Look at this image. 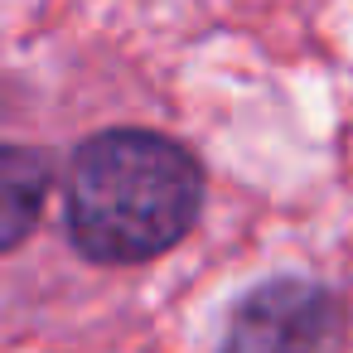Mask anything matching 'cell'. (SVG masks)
Instances as JSON below:
<instances>
[{
	"instance_id": "3",
	"label": "cell",
	"mask_w": 353,
	"mask_h": 353,
	"mask_svg": "<svg viewBox=\"0 0 353 353\" xmlns=\"http://www.w3.org/2000/svg\"><path fill=\"white\" fill-rule=\"evenodd\" d=\"M54 189V160L39 145H0V256L30 242Z\"/></svg>"
},
{
	"instance_id": "2",
	"label": "cell",
	"mask_w": 353,
	"mask_h": 353,
	"mask_svg": "<svg viewBox=\"0 0 353 353\" xmlns=\"http://www.w3.org/2000/svg\"><path fill=\"white\" fill-rule=\"evenodd\" d=\"M339 300L310 276H266L228 314L223 353H319Z\"/></svg>"
},
{
	"instance_id": "1",
	"label": "cell",
	"mask_w": 353,
	"mask_h": 353,
	"mask_svg": "<svg viewBox=\"0 0 353 353\" xmlns=\"http://www.w3.org/2000/svg\"><path fill=\"white\" fill-rule=\"evenodd\" d=\"M203 165L145 126H107L73 150L63 223L92 266H141L179 247L203 213Z\"/></svg>"
}]
</instances>
